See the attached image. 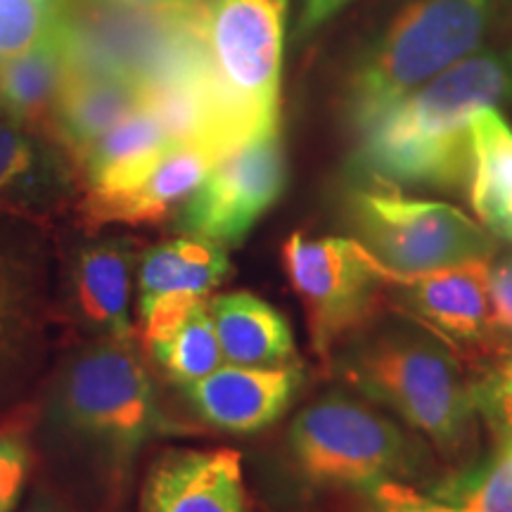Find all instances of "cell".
<instances>
[{
    "label": "cell",
    "mask_w": 512,
    "mask_h": 512,
    "mask_svg": "<svg viewBox=\"0 0 512 512\" xmlns=\"http://www.w3.org/2000/svg\"><path fill=\"white\" fill-rule=\"evenodd\" d=\"M510 0H408L351 62L342 117L361 136L396 102L486 48Z\"/></svg>",
    "instance_id": "7a4b0ae2"
},
{
    "label": "cell",
    "mask_w": 512,
    "mask_h": 512,
    "mask_svg": "<svg viewBox=\"0 0 512 512\" xmlns=\"http://www.w3.org/2000/svg\"><path fill=\"white\" fill-rule=\"evenodd\" d=\"M31 512H53V510H46V508H38V510H31Z\"/></svg>",
    "instance_id": "8d00e7d4"
},
{
    "label": "cell",
    "mask_w": 512,
    "mask_h": 512,
    "mask_svg": "<svg viewBox=\"0 0 512 512\" xmlns=\"http://www.w3.org/2000/svg\"><path fill=\"white\" fill-rule=\"evenodd\" d=\"M370 512H460L434 496H422L408 486L387 482L368 491Z\"/></svg>",
    "instance_id": "f1b7e54d"
},
{
    "label": "cell",
    "mask_w": 512,
    "mask_h": 512,
    "mask_svg": "<svg viewBox=\"0 0 512 512\" xmlns=\"http://www.w3.org/2000/svg\"><path fill=\"white\" fill-rule=\"evenodd\" d=\"M290 453L309 482L363 491L411 475L420 463L418 446L406 432L339 392L323 396L294 418Z\"/></svg>",
    "instance_id": "52a82bcc"
},
{
    "label": "cell",
    "mask_w": 512,
    "mask_h": 512,
    "mask_svg": "<svg viewBox=\"0 0 512 512\" xmlns=\"http://www.w3.org/2000/svg\"><path fill=\"white\" fill-rule=\"evenodd\" d=\"M110 3L126 5V8H140L152 12H178V10H192L202 5V0H110Z\"/></svg>",
    "instance_id": "1f68e13d"
},
{
    "label": "cell",
    "mask_w": 512,
    "mask_h": 512,
    "mask_svg": "<svg viewBox=\"0 0 512 512\" xmlns=\"http://www.w3.org/2000/svg\"><path fill=\"white\" fill-rule=\"evenodd\" d=\"M498 458H501L503 463L510 467V472H512V446H503V448H498Z\"/></svg>",
    "instance_id": "836d02e7"
},
{
    "label": "cell",
    "mask_w": 512,
    "mask_h": 512,
    "mask_svg": "<svg viewBox=\"0 0 512 512\" xmlns=\"http://www.w3.org/2000/svg\"><path fill=\"white\" fill-rule=\"evenodd\" d=\"M138 245L112 238L83 247L72 266L74 316L102 339L128 342L131 337V283Z\"/></svg>",
    "instance_id": "5bb4252c"
},
{
    "label": "cell",
    "mask_w": 512,
    "mask_h": 512,
    "mask_svg": "<svg viewBox=\"0 0 512 512\" xmlns=\"http://www.w3.org/2000/svg\"><path fill=\"white\" fill-rule=\"evenodd\" d=\"M216 162L219 159L200 145H174L136 188L114 195L86 192L81 202L83 223L88 228H102L110 223H162L176 209L181 211Z\"/></svg>",
    "instance_id": "4fadbf2b"
},
{
    "label": "cell",
    "mask_w": 512,
    "mask_h": 512,
    "mask_svg": "<svg viewBox=\"0 0 512 512\" xmlns=\"http://www.w3.org/2000/svg\"><path fill=\"white\" fill-rule=\"evenodd\" d=\"M140 105L143 83L133 76L72 67L57 102L53 138L76 162L95 140L140 110Z\"/></svg>",
    "instance_id": "9a60e30c"
},
{
    "label": "cell",
    "mask_w": 512,
    "mask_h": 512,
    "mask_svg": "<svg viewBox=\"0 0 512 512\" xmlns=\"http://www.w3.org/2000/svg\"><path fill=\"white\" fill-rule=\"evenodd\" d=\"M512 105V43L486 46L406 95L356 136L354 183L465 188L470 124L484 107Z\"/></svg>",
    "instance_id": "6da1fadb"
},
{
    "label": "cell",
    "mask_w": 512,
    "mask_h": 512,
    "mask_svg": "<svg viewBox=\"0 0 512 512\" xmlns=\"http://www.w3.org/2000/svg\"><path fill=\"white\" fill-rule=\"evenodd\" d=\"M209 313L230 366L278 368L297 361L290 323L256 294H221L209 302Z\"/></svg>",
    "instance_id": "ac0fdd59"
},
{
    "label": "cell",
    "mask_w": 512,
    "mask_h": 512,
    "mask_svg": "<svg viewBox=\"0 0 512 512\" xmlns=\"http://www.w3.org/2000/svg\"><path fill=\"white\" fill-rule=\"evenodd\" d=\"M491 259L425 273H396L380 266V273L415 323L427 325L451 342L475 344L494 332L486 292Z\"/></svg>",
    "instance_id": "30bf717a"
},
{
    "label": "cell",
    "mask_w": 512,
    "mask_h": 512,
    "mask_svg": "<svg viewBox=\"0 0 512 512\" xmlns=\"http://www.w3.org/2000/svg\"><path fill=\"white\" fill-rule=\"evenodd\" d=\"M356 240L387 271L425 273L491 259L494 233L446 202L403 195L401 188L354 183L344 197Z\"/></svg>",
    "instance_id": "8992f818"
},
{
    "label": "cell",
    "mask_w": 512,
    "mask_h": 512,
    "mask_svg": "<svg viewBox=\"0 0 512 512\" xmlns=\"http://www.w3.org/2000/svg\"><path fill=\"white\" fill-rule=\"evenodd\" d=\"M31 467L27 437L17 427H0V512H12Z\"/></svg>",
    "instance_id": "4316f807"
},
{
    "label": "cell",
    "mask_w": 512,
    "mask_h": 512,
    "mask_svg": "<svg viewBox=\"0 0 512 512\" xmlns=\"http://www.w3.org/2000/svg\"><path fill=\"white\" fill-rule=\"evenodd\" d=\"M34 323L31 271L10 247H0V368L10 361Z\"/></svg>",
    "instance_id": "603a6c76"
},
{
    "label": "cell",
    "mask_w": 512,
    "mask_h": 512,
    "mask_svg": "<svg viewBox=\"0 0 512 512\" xmlns=\"http://www.w3.org/2000/svg\"><path fill=\"white\" fill-rule=\"evenodd\" d=\"M491 328L512 335V252L489 261L486 275Z\"/></svg>",
    "instance_id": "f546056e"
},
{
    "label": "cell",
    "mask_w": 512,
    "mask_h": 512,
    "mask_svg": "<svg viewBox=\"0 0 512 512\" xmlns=\"http://www.w3.org/2000/svg\"><path fill=\"white\" fill-rule=\"evenodd\" d=\"M494 235L512 242V207L505 211V216L501 219V223H498V226L494 228Z\"/></svg>",
    "instance_id": "d6a6232c"
},
{
    "label": "cell",
    "mask_w": 512,
    "mask_h": 512,
    "mask_svg": "<svg viewBox=\"0 0 512 512\" xmlns=\"http://www.w3.org/2000/svg\"><path fill=\"white\" fill-rule=\"evenodd\" d=\"M287 278L302 299L313 351L330 361L339 342L366 323L380 287V264L358 240L290 235L283 247Z\"/></svg>",
    "instance_id": "ba28073f"
},
{
    "label": "cell",
    "mask_w": 512,
    "mask_h": 512,
    "mask_svg": "<svg viewBox=\"0 0 512 512\" xmlns=\"http://www.w3.org/2000/svg\"><path fill=\"white\" fill-rule=\"evenodd\" d=\"M287 183L280 128L261 133L211 166L200 188L178 211L185 235L238 247L256 221L280 200Z\"/></svg>",
    "instance_id": "9c48e42d"
},
{
    "label": "cell",
    "mask_w": 512,
    "mask_h": 512,
    "mask_svg": "<svg viewBox=\"0 0 512 512\" xmlns=\"http://www.w3.org/2000/svg\"><path fill=\"white\" fill-rule=\"evenodd\" d=\"M157 363L178 387H190L221 368L223 351L207 299L190 313L174 335L152 347Z\"/></svg>",
    "instance_id": "44dd1931"
},
{
    "label": "cell",
    "mask_w": 512,
    "mask_h": 512,
    "mask_svg": "<svg viewBox=\"0 0 512 512\" xmlns=\"http://www.w3.org/2000/svg\"><path fill=\"white\" fill-rule=\"evenodd\" d=\"M460 512H512V472L501 458H486L458 470L430 491Z\"/></svg>",
    "instance_id": "7402d4cb"
},
{
    "label": "cell",
    "mask_w": 512,
    "mask_h": 512,
    "mask_svg": "<svg viewBox=\"0 0 512 512\" xmlns=\"http://www.w3.org/2000/svg\"><path fill=\"white\" fill-rule=\"evenodd\" d=\"M351 0H306L302 17H299V36L311 34L318 27H323L328 19L337 15L339 10H344Z\"/></svg>",
    "instance_id": "4dcf8cb0"
},
{
    "label": "cell",
    "mask_w": 512,
    "mask_h": 512,
    "mask_svg": "<svg viewBox=\"0 0 512 512\" xmlns=\"http://www.w3.org/2000/svg\"><path fill=\"white\" fill-rule=\"evenodd\" d=\"M339 375L439 451L458 453L467 444L477 415L472 384L451 349L418 323L382 325L354 339L339 358Z\"/></svg>",
    "instance_id": "3957f363"
},
{
    "label": "cell",
    "mask_w": 512,
    "mask_h": 512,
    "mask_svg": "<svg viewBox=\"0 0 512 512\" xmlns=\"http://www.w3.org/2000/svg\"><path fill=\"white\" fill-rule=\"evenodd\" d=\"M171 147L174 143L162 121L150 110L140 107L112 131L95 140L76 159V166L86 181V192L114 195V192L131 190L143 183Z\"/></svg>",
    "instance_id": "e0dca14e"
},
{
    "label": "cell",
    "mask_w": 512,
    "mask_h": 512,
    "mask_svg": "<svg viewBox=\"0 0 512 512\" xmlns=\"http://www.w3.org/2000/svg\"><path fill=\"white\" fill-rule=\"evenodd\" d=\"M69 74L72 57L57 19L53 34L38 46L0 60V110L17 126L53 136L57 102Z\"/></svg>",
    "instance_id": "2e32d148"
},
{
    "label": "cell",
    "mask_w": 512,
    "mask_h": 512,
    "mask_svg": "<svg viewBox=\"0 0 512 512\" xmlns=\"http://www.w3.org/2000/svg\"><path fill=\"white\" fill-rule=\"evenodd\" d=\"M204 299L207 297H197V294L190 292H166L152 297L150 302L140 304L143 342L152 349L155 344L169 339Z\"/></svg>",
    "instance_id": "d4e9b609"
},
{
    "label": "cell",
    "mask_w": 512,
    "mask_h": 512,
    "mask_svg": "<svg viewBox=\"0 0 512 512\" xmlns=\"http://www.w3.org/2000/svg\"><path fill=\"white\" fill-rule=\"evenodd\" d=\"M304 384L302 363L278 368L226 366L185 387L195 413L223 432L249 434L271 427L297 399Z\"/></svg>",
    "instance_id": "8fae6325"
},
{
    "label": "cell",
    "mask_w": 512,
    "mask_h": 512,
    "mask_svg": "<svg viewBox=\"0 0 512 512\" xmlns=\"http://www.w3.org/2000/svg\"><path fill=\"white\" fill-rule=\"evenodd\" d=\"M60 19L53 0H0V55H17L50 36Z\"/></svg>",
    "instance_id": "cb8c5ba5"
},
{
    "label": "cell",
    "mask_w": 512,
    "mask_h": 512,
    "mask_svg": "<svg viewBox=\"0 0 512 512\" xmlns=\"http://www.w3.org/2000/svg\"><path fill=\"white\" fill-rule=\"evenodd\" d=\"M287 0H209L207 57L228 150L280 128Z\"/></svg>",
    "instance_id": "277c9868"
},
{
    "label": "cell",
    "mask_w": 512,
    "mask_h": 512,
    "mask_svg": "<svg viewBox=\"0 0 512 512\" xmlns=\"http://www.w3.org/2000/svg\"><path fill=\"white\" fill-rule=\"evenodd\" d=\"M55 5H64V3H69V0H53Z\"/></svg>",
    "instance_id": "d590c367"
},
{
    "label": "cell",
    "mask_w": 512,
    "mask_h": 512,
    "mask_svg": "<svg viewBox=\"0 0 512 512\" xmlns=\"http://www.w3.org/2000/svg\"><path fill=\"white\" fill-rule=\"evenodd\" d=\"M140 512H249L240 453H164L147 472Z\"/></svg>",
    "instance_id": "7c38bea8"
},
{
    "label": "cell",
    "mask_w": 512,
    "mask_h": 512,
    "mask_svg": "<svg viewBox=\"0 0 512 512\" xmlns=\"http://www.w3.org/2000/svg\"><path fill=\"white\" fill-rule=\"evenodd\" d=\"M230 271L228 249L216 242L185 235L147 249L140 261V304L166 292L207 297Z\"/></svg>",
    "instance_id": "ffe728a7"
},
{
    "label": "cell",
    "mask_w": 512,
    "mask_h": 512,
    "mask_svg": "<svg viewBox=\"0 0 512 512\" xmlns=\"http://www.w3.org/2000/svg\"><path fill=\"white\" fill-rule=\"evenodd\" d=\"M36 147L17 126L0 124V200L17 195L36 174Z\"/></svg>",
    "instance_id": "484cf974"
},
{
    "label": "cell",
    "mask_w": 512,
    "mask_h": 512,
    "mask_svg": "<svg viewBox=\"0 0 512 512\" xmlns=\"http://www.w3.org/2000/svg\"><path fill=\"white\" fill-rule=\"evenodd\" d=\"M475 411L491 432L496 434L498 448L512 446V380L501 373L472 384Z\"/></svg>",
    "instance_id": "83f0119b"
},
{
    "label": "cell",
    "mask_w": 512,
    "mask_h": 512,
    "mask_svg": "<svg viewBox=\"0 0 512 512\" xmlns=\"http://www.w3.org/2000/svg\"><path fill=\"white\" fill-rule=\"evenodd\" d=\"M465 188L479 223L494 233L512 207V126L498 107H484L472 119Z\"/></svg>",
    "instance_id": "d6986e66"
},
{
    "label": "cell",
    "mask_w": 512,
    "mask_h": 512,
    "mask_svg": "<svg viewBox=\"0 0 512 512\" xmlns=\"http://www.w3.org/2000/svg\"><path fill=\"white\" fill-rule=\"evenodd\" d=\"M128 342L105 339L64 370L57 420L67 432L126 463L147 439L176 432L159 403L155 382Z\"/></svg>",
    "instance_id": "5b68a950"
},
{
    "label": "cell",
    "mask_w": 512,
    "mask_h": 512,
    "mask_svg": "<svg viewBox=\"0 0 512 512\" xmlns=\"http://www.w3.org/2000/svg\"><path fill=\"white\" fill-rule=\"evenodd\" d=\"M501 375H503V377H508V380H512V361L508 363V366H505V368L501 370Z\"/></svg>",
    "instance_id": "e575fe53"
}]
</instances>
